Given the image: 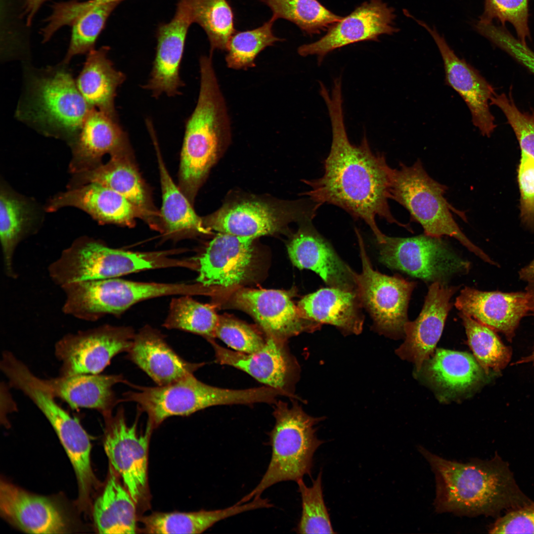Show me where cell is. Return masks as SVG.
I'll list each match as a JSON object with an SVG mask.
<instances>
[{"mask_svg":"<svg viewBox=\"0 0 534 534\" xmlns=\"http://www.w3.org/2000/svg\"><path fill=\"white\" fill-rule=\"evenodd\" d=\"M488 531L490 534H534V502L497 517Z\"/></svg>","mask_w":534,"mask_h":534,"instance_id":"49","label":"cell"},{"mask_svg":"<svg viewBox=\"0 0 534 534\" xmlns=\"http://www.w3.org/2000/svg\"><path fill=\"white\" fill-rule=\"evenodd\" d=\"M454 305L460 312L502 333L509 341L529 311L525 292L482 291L469 287L461 290Z\"/></svg>","mask_w":534,"mask_h":534,"instance_id":"25","label":"cell"},{"mask_svg":"<svg viewBox=\"0 0 534 534\" xmlns=\"http://www.w3.org/2000/svg\"><path fill=\"white\" fill-rule=\"evenodd\" d=\"M120 3H97L92 0L70 1L68 10L74 19L70 24L71 39L64 64L75 55L88 53L94 49L96 41L107 19Z\"/></svg>","mask_w":534,"mask_h":534,"instance_id":"38","label":"cell"},{"mask_svg":"<svg viewBox=\"0 0 534 534\" xmlns=\"http://www.w3.org/2000/svg\"><path fill=\"white\" fill-rule=\"evenodd\" d=\"M522 222L534 228V158L521 151L518 169Z\"/></svg>","mask_w":534,"mask_h":534,"instance_id":"48","label":"cell"},{"mask_svg":"<svg viewBox=\"0 0 534 534\" xmlns=\"http://www.w3.org/2000/svg\"><path fill=\"white\" fill-rule=\"evenodd\" d=\"M71 146L73 155L69 168L73 174L97 166L105 154L112 156L131 150L118 118L95 108L89 111Z\"/></svg>","mask_w":534,"mask_h":534,"instance_id":"23","label":"cell"},{"mask_svg":"<svg viewBox=\"0 0 534 534\" xmlns=\"http://www.w3.org/2000/svg\"><path fill=\"white\" fill-rule=\"evenodd\" d=\"M494 19L503 24L506 22L512 24L519 40L526 44L530 36L528 0H485L484 11L479 21L490 23Z\"/></svg>","mask_w":534,"mask_h":534,"instance_id":"45","label":"cell"},{"mask_svg":"<svg viewBox=\"0 0 534 534\" xmlns=\"http://www.w3.org/2000/svg\"><path fill=\"white\" fill-rule=\"evenodd\" d=\"M254 239L219 233L199 259L197 281L206 287L236 285L247 277Z\"/></svg>","mask_w":534,"mask_h":534,"instance_id":"22","label":"cell"},{"mask_svg":"<svg viewBox=\"0 0 534 534\" xmlns=\"http://www.w3.org/2000/svg\"><path fill=\"white\" fill-rule=\"evenodd\" d=\"M521 279L529 282L534 280V259L528 265L522 268L519 273Z\"/></svg>","mask_w":534,"mask_h":534,"instance_id":"52","label":"cell"},{"mask_svg":"<svg viewBox=\"0 0 534 534\" xmlns=\"http://www.w3.org/2000/svg\"><path fill=\"white\" fill-rule=\"evenodd\" d=\"M171 251L135 252L108 247L88 236L76 239L48 267L52 282L68 284L105 279L140 270L175 267Z\"/></svg>","mask_w":534,"mask_h":534,"instance_id":"6","label":"cell"},{"mask_svg":"<svg viewBox=\"0 0 534 534\" xmlns=\"http://www.w3.org/2000/svg\"><path fill=\"white\" fill-rule=\"evenodd\" d=\"M322 472L312 485L308 487L303 479L297 481L300 493L302 512L296 529L298 534H334L322 493Z\"/></svg>","mask_w":534,"mask_h":534,"instance_id":"44","label":"cell"},{"mask_svg":"<svg viewBox=\"0 0 534 534\" xmlns=\"http://www.w3.org/2000/svg\"><path fill=\"white\" fill-rule=\"evenodd\" d=\"M135 502L110 466L107 483L93 507L95 526L100 534H131L136 533Z\"/></svg>","mask_w":534,"mask_h":534,"instance_id":"34","label":"cell"},{"mask_svg":"<svg viewBox=\"0 0 534 534\" xmlns=\"http://www.w3.org/2000/svg\"><path fill=\"white\" fill-rule=\"evenodd\" d=\"M447 188L428 174L420 159L411 166L400 163L398 168L393 169L390 199L408 211L411 219L421 225L424 234L452 237L484 261L495 265L459 228L451 212L457 211L444 196Z\"/></svg>","mask_w":534,"mask_h":534,"instance_id":"7","label":"cell"},{"mask_svg":"<svg viewBox=\"0 0 534 534\" xmlns=\"http://www.w3.org/2000/svg\"><path fill=\"white\" fill-rule=\"evenodd\" d=\"M109 50L108 46H104L90 51L76 83L90 107L117 118L115 99L126 76L114 67L108 56Z\"/></svg>","mask_w":534,"mask_h":534,"instance_id":"33","label":"cell"},{"mask_svg":"<svg viewBox=\"0 0 534 534\" xmlns=\"http://www.w3.org/2000/svg\"><path fill=\"white\" fill-rule=\"evenodd\" d=\"M1 515L24 532L31 534H63L67 522L59 508L50 499L27 492L1 481Z\"/></svg>","mask_w":534,"mask_h":534,"instance_id":"27","label":"cell"},{"mask_svg":"<svg viewBox=\"0 0 534 534\" xmlns=\"http://www.w3.org/2000/svg\"><path fill=\"white\" fill-rule=\"evenodd\" d=\"M65 207L81 209L99 222L131 227L140 217L135 206L117 192L100 184L90 183L70 188L50 199L45 210L55 212Z\"/></svg>","mask_w":534,"mask_h":534,"instance_id":"28","label":"cell"},{"mask_svg":"<svg viewBox=\"0 0 534 534\" xmlns=\"http://www.w3.org/2000/svg\"><path fill=\"white\" fill-rule=\"evenodd\" d=\"M105 420L104 448L110 464L137 504L146 492L148 447L153 427L148 423L145 432L139 435L136 422L131 426L126 423L122 407L114 417Z\"/></svg>","mask_w":534,"mask_h":534,"instance_id":"15","label":"cell"},{"mask_svg":"<svg viewBox=\"0 0 534 534\" xmlns=\"http://www.w3.org/2000/svg\"><path fill=\"white\" fill-rule=\"evenodd\" d=\"M193 23L206 33L210 54L216 50L225 51L231 37L236 32L234 13L227 0H185Z\"/></svg>","mask_w":534,"mask_h":534,"instance_id":"40","label":"cell"},{"mask_svg":"<svg viewBox=\"0 0 534 534\" xmlns=\"http://www.w3.org/2000/svg\"><path fill=\"white\" fill-rule=\"evenodd\" d=\"M51 395H45L37 407L58 436L74 468L79 488V503L88 506L94 476L90 463V443L79 421L72 417Z\"/></svg>","mask_w":534,"mask_h":534,"instance_id":"26","label":"cell"},{"mask_svg":"<svg viewBox=\"0 0 534 534\" xmlns=\"http://www.w3.org/2000/svg\"><path fill=\"white\" fill-rule=\"evenodd\" d=\"M152 138L159 165L162 198L160 214L164 229L173 236L209 233L210 230L196 214L189 199L173 181L162 159L155 136Z\"/></svg>","mask_w":534,"mask_h":534,"instance_id":"35","label":"cell"},{"mask_svg":"<svg viewBox=\"0 0 534 534\" xmlns=\"http://www.w3.org/2000/svg\"><path fill=\"white\" fill-rule=\"evenodd\" d=\"M300 223L287 245L293 264L311 269L329 287L357 291L356 272L338 256L331 244L315 229L312 220Z\"/></svg>","mask_w":534,"mask_h":534,"instance_id":"20","label":"cell"},{"mask_svg":"<svg viewBox=\"0 0 534 534\" xmlns=\"http://www.w3.org/2000/svg\"><path fill=\"white\" fill-rule=\"evenodd\" d=\"M55 398L74 409L88 408L111 417L118 400L113 390L119 383H127L121 375L79 374L43 379Z\"/></svg>","mask_w":534,"mask_h":534,"instance_id":"30","label":"cell"},{"mask_svg":"<svg viewBox=\"0 0 534 534\" xmlns=\"http://www.w3.org/2000/svg\"><path fill=\"white\" fill-rule=\"evenodd\" d=\"M532 363L534 365V347L531 354L527 356L522 357L519 360L517 361L514 364H523L525 363Z\"/></svg>","mask_w":534,"mask_h":534,"instance_id":"54","label":"cell"},{"mask_svg":"<svg viewBox=\"0 0 534 534\" xmlns=\"http://www.w3.org/2000/svg\"><path fill=\"white\" fill-rule=\"evenodd\" d=\"M260 507V502L253 499L222 509L154 513L144 517L142 522L147 533L201 534L221 520Z\"/></svg>","mask_w":534,"mask_h":534,"instance_id":"37","label":"cell"},{"mask_svg":"<svg viewBox=\"0 0 534 534\" xmlns=\"http://www.w3.org/2000/svg\"><path fill=\"white\" fill-rule=\"evenodd\" d=\"M375 237L383 264L425 281L445 282L470 268V262L455 253L442 237L424 233L390 237L383 233Z\"/></svg>","mask_w":534,"mask_h":534,"instance_id":"10","label":"cell"},{"mask_svg":"<svg viewBox=\"0 0 534 534\" xmlns=\"http://www.w3.org/2000/svg\"><path fill=\"white\" fill-rule=\"evenodd\" d=\"M208 341L213 348L216 362L240 369L265 386L282 391L291 400L297 399L294 391L300 367L286 342L267 337L261 349L248 354L225 348L213 339Z\"/></svg>","mask_w":534,"mask_h":534,"instance_id":"14","label":"cell"},{"mask_svg":"<svg viewBox=\"0 0 534 534\" xmlns=\"http://www.w3.org/2000/svg\"><path fill=\"white\" fill-rule=\"evenodd\" d=\"M46 0H25L23 15L26 19V24L29 26L33 18Z\"/></svg>","mask_w":534,"mask_h":534,"instance_id":"51","label":"cell"},{"mask_svg":"<svg viewBox=\"0 0 534 534\" xmlns=\"http://www.w3.org/2000/svg\"><path fill=\"white\" fill-rule=\"evenodd\" d=\"M272 12L271 17L288 20L305 35L313 36L327 31L343 17L318 0H261Z\"/></svg>","mask_w":534,"mask_h":534,"instance_id":"39","label":"cell"},{"mask_svg":"<svg viewBox=\"0 0 534 534\" xmlns=\"http://www.w3.org/2000/svg\"><path fill=\"white\" fill-rule=\"evenodd\" d=\"M490 104L495 105L503 112L515 133L521 151L534 158V111H521L511 96L503 93L495 94Z\"/></svg>","mask_w":534,"mask_h":534,"instance_id":"46","label":"cell"},{"mask_svg":"<svg viewBox=\"0 0 534 534\" xmlns=\"http://www.w3.org/2000/svg\"><path fill=\"white\" fill-rule=\"evenodd\" d=\"M219 320V317L210 306L188 295H182L172 300L164 326L199 334L208 340L215 337Z\"/></svg>","mask_w":534,"mask_h":534,"instance_id":"43","label":"cell"},{"mask_svg":"<svg viewBox=\"0 0 534 534\" xmlns=\"http://www.w3.org/2000/svg\"><path fill=\"white\" fill-rule=\"evenodd\" d=\"M65 314L94 321L107 314H119L136 303L149 298L172 295H189L198 286L134 282L117 278L89 280L67 284L62 288Z\"/></svg>","mask_w":534,"mask_h":534,"instance_id":"8","label":"cell"},{"mask_svg":"<svg viewBox=\"0 0 534 534\" xmlns=\"http://www.w3.org/2000/svg\"><path fill=\"white\" fill-rule=\"evenodd\" d=\"M134 336L131 328L107 325L66 334L54 346L59 375L100 373L116 355L129 351Z\"/></svg>","mask_w":534,"mask_h":534,"instance_id":"12","label":"cell"},{"mask_svg":"<svg viewBox=\"0 0 534 534\" xmlns=\"http://www.w3.org/2000/svg\"><path fill=\"white\" fill-rule=\"evenodd\" d=\"M128 357L158 386H164L192 374L204 363L185 361L167 344L163 336L150 327L135 335Z\"/></svg>","mask_w":534,"mask_h":534,"instance_id":"29","label":"cell"},{"mask_svg":"<svg viewBox=\"0 0 534 534\" xmlns=\"http://www.w3.org/2000/svg\"><path fill=\"white\" fill-rule=\"evenodd\" d=\"M319 93L330 117L332 142L324 162L320 178L304 180L310 190L304 195L319 206L332 204L355 219L363 221L374 236L382 232L376 223L379 217L390 223L408 229L397 221L389 207L393 168L384 154L371 149L365 134L360 143L352 144L344 122L342 84H333L331 90L322 86Z\"/></svg>","mask_w":534,"mask_h":534,"instance_id":"1","label":"cell"},{"mask_svg":"<svg viewBox=\"0 0 534 534\" xmlns=\"http://www.w3.org/2000/svg\"><path fill=\"white\" fill-rule=\"evenodd\" d=\"M458 289L445 282H433L419 316L404 325L405 340L396 353L402 359L412 362L417 371L434 351L452 307L450 299Z\"/></svg>","mask_w":534,"mask_h":534,"instance_id":"18","label":"cell"},{"mask_svg":"<svg viewBox=\"0 0 534 534\" xmlns=\"http://www.w3.org/2000/svg\"><path fill=\"white\" fill-rule=\"evenodd\" d=\"M294 400L291 405L281 400L274 403L275 424L269 433L272 454L269 465L258 485L238 503L260 497L276 483L297 482L311 475L314 453L323 443L316 435V425L323 418L309 415Z\"/></svg>","mask_w":534,"mask_h":534,"instance_id":"5","label":"cell"},{"mask_svg":"<svg viewBox=\"0 0 534 534\" xmlns=\"http://www.w3.org/2000/svg\"><path fill=\"white\" fill-rule=\"evenodd\" d=\"M396 17L394 8L383 0L365 1L319 40L300 45L298 53L303 57L315 56L320 65L325 56L336 49L360 42H378L382 35L398 32Z\"/></svg>","mask_w":534,"mask_h":534,"instance_id":"13","label":"cell"},{"mask_svg":"<svg viewBox=\"0 0 534 534\" xmlns=\"http://www.w3.org/2000/svg\"><path fill=\"white\" fill-rule=\"evenodd\" d=\"M459 316L468 344L482 369L488 374L490 370L499 372L504 369L511 359V348L501 342L493 329L462 312Z\"/></svg>","mask_w":534,"mask_h":534,"instance_id":"41","label":"cell"},{"mask_svg":"<svg viewBox=\"0 0 534 534\" xmlns=\"http://www.w3.org/2000/svg\"><path fill=\"white\" fill-rule=\"evenodd\" d=\"M431 35L444 62L446 84L461 96L468 106L472 122L482 135L490 136L496 126L489 105L496 94L493 88L473 67L458 57L445 38L434 28L416 20Z\"/></svg>","mask_w":534,"mask_h":534,"instance_id":"17","label":"cell"},{"mask_svg":"<svg viewBox=\"0 0 534 534\" xmlns=\"http://www.w3.org/2000/svg\"><path fill=\"white\" fill-rule=\"evenodd\" d=\"M0 415L1 417H3L4 420H6V416L17 409V406L12 397L9 393L7 385L5 383H1L0 385Z\"/></svg>","mask_w":534,"mask_h":534,"instance_id":"50","label":"cell"},{"mask_svg":"<svg viewBox=\"0 0 534 534\" xmlns=\"http://www.w3.org/2000/svg\"><path fill=\"white\" fill-rule=\"evenodd\" d=\"M212 56L203 55L199 59V92L185 123L181 151L180 187L191 201L230 136L229 116Z\"/></svg>","mask_w":534,"mask_h":534,"instance_id":"3","label":"cell"},{"mask_svg":"<svg viewBox=\"0 0 534 534\" xmlns=\"http://www.w3.org/2000/svg\"><path fill=\"white\" fill-rule=\"evenodd\" d=\"M425 365L429 379L451 393H460L473 388L481 380L482 368L470 354L439 349Z\"/></svg>","mask_w":534,"mask_h":534,"instance_id":"36","label":"cell"},{"mask_svg":"<svg viewBox=\"0 0 534 534\" xmlns=\"http://www.w3.org/2000/svg\"><path fill=\"white\" fill-rule=\"evenodd\" d=\"M215 336L232 350L248 354L261 349L267 339L250 326L225 317H219Z\"/></svg>","mask_w":534,"mask_h":534,"instance_id":"47","label":"cell"},{"mask_svg":"<svg viewBox=\"0 0 534 534\" xmlns=\"http://www.w3.org/2000/svg\"><path fill=\"white\" fill-rule=\"evenodd\" d=\"M236 306L256 320L267 337L286 342L302 332H313L320 323L305 318L291 296L273 289L239 291L234 299Z\"/></svg>","mask_w":534,"mask_h":534,"instance_id":"16","label":"cell"},{"mask_svg":"<svg viewBox=\"0 0 534 534\" xmlns=\"http://www.w3.org/2000/svg\"><path fill=\"white\" fill-rule=\"evenodd\" d=\"M208 386L192 374L164 386L137 387V391L124 394L123 400L137 403L154 427L169 417L187 416L209 407Z\"/></svg>","mask_w":534,"mask_h":534,"instance_id":"21","label":"cell"},{"mask_svg":"<svg viewBox=\"0 0 534 534\" xmlns=\"http://www.w3.org/2000/svg\"><path fill=\"white\" fill-rule=\"evenodd\" d=\"M436 482L434 505L438 513L498 517L533 503L520 489L509 464L496 452L490 460L466 463L445 459L419 445Z\"/></svg>","mask_w":534,"mask_h":534,"instance_id":"2","label":"cell"},{"mask_svg":"<svg viewBox=\"0 0 534 534\" xmlns=\"http://www.w3.org/2000/svg\"><path fill=\"white\" fill-rule=\"evenodd\" d=\"M39 214L31 201L1 185L0 239L4 272L8 278L18 277L13 264L15 251L20 242L37 232Z\"/></svg>","mask_w":534,"mask_h":534,"instance_id":"32","label":"cell"},{"mask_svg":"<svg viewBox=\"0 0 534 534\" xmlns=\"http://www.w3.org/2000/svg\"><path fill=\"white\" fill-rule=\"evenodd\" d=\"M109 161L90 170L74 174L70 188L90 183L109 188L122 195L137 209L140 217L158 228V214L146 187L132 159L131 150L110 156Z\"/></svg>","mask_w":534,"mask_h":534,"instance_id":"24","label":"cell"},{"mask_svg":"<svg viewBox=\"0 0 534 534\" xmlns=\"http://www.w3.org/2000/svg\"><path fill=\"white\" fill-rule=\"evenodd\" d=\"M276 21L271 17L262 25L251 30L235 32L231 37L225 51L227 66L234 70L254 67L257 55L266 47L284 40L273 31Z\"/></svg>","mask_w":534,"mask_h":534,"instance_id":"42","label":"cell"},{"mask_svg":"<svg viewBox=\"0 0 534 534\" xmlns=\"http://www.w3.org/2000/svg\"><path fill=\"white\" fill-rule=\"evenodd\" d=\"M192 23L186 0H179L173 18L158 27L155 56L150 79L144 86L153 97L179 94L183 85L179 76L180 65L188 30Z\"/></svg>","mask_w":534,"mask_h":534,"instance_id":"19","label":"cell"},{"mask_svg":"<svg viewBox=\"0 0 534 534\" xmlns=\"http://www.w3.org/2000/svg\"><path fill=\"white\" fill-rule=\"evenodd\" d=\"M319 207L309 199L279 204L242 198L226 203L202 220L209 230L254 239L281 230L290 222L312 220Z\"/></svg>","mask_w":534,"mask_h":534,"instance_id":"9","label":"cell"},{"mask_svg":"<svg viewBox=\"0 0 534 534\" xmlns=\"http://www.w3.org/2000/svg\"><path fill=\"white\" fill-rule=\"evenodd\" d=\"M297 307L305 318L333 325L344 334H358L362 331L363 306L357 291L320 288L302 298Z\"/></svg>","mask_w":534,"mask_h":534,"instance_id":"31","label":"cell"},{"mask_svg":"<svg viewBox=\"0 0 534 534\" xmlns=\"http://www.w3.org/2000/svg\"><path fill=\"white\" fill-rule=\"evenodd\" d=\"M528 282L525 292L527 296L529 311L534 314V280Z\"/></svg>","mask_w":534,"mask_h":534,"instance_id":"53","label":"cell"},{"mask_svg":"<svg viewBox=\"0 0 534 534\" xmlns=\"http://www.w3.org/2000/svg\"><path fill=\"white\" fill-rule=\"evenodd\" d=\"M356 232L362 263V271L356 273V278L362 306L371 316L377 332L391 338L400 336L408 321V303L416 283L374 270L361 235L357 229Z\"/></svg>","mask_w":534,"mask_h":534,"instance_id":"11","label":"cell"},{"mask_svg":"<svg viewBox=\"0 0 534 534\" xmlns=\"http://www.w3.org/2000/svg\"><path fill=\"white\" fill-rule=\"evenodd\" d=\"M125 0H95V2L98 3H108L111 2H121Z\"/></svg>","mask_w":534,"mask_h":534,"instance_id":"55","label":"cell"},{"mask_svg":"<svg viewBox=\"0 0 534 534\" xmlns=\"http://www.w3.org/2000/svg\"><path fill=\"white\" fill-rule=\"evenodd\" d=\"M27 76L17 116L48 135L72 144L91 108L79 91L70 72L51 67Z\"/></svg>","mask_w":534,"mask_h":534,"instance_id":"4","label":"cell"}]
</instances>
